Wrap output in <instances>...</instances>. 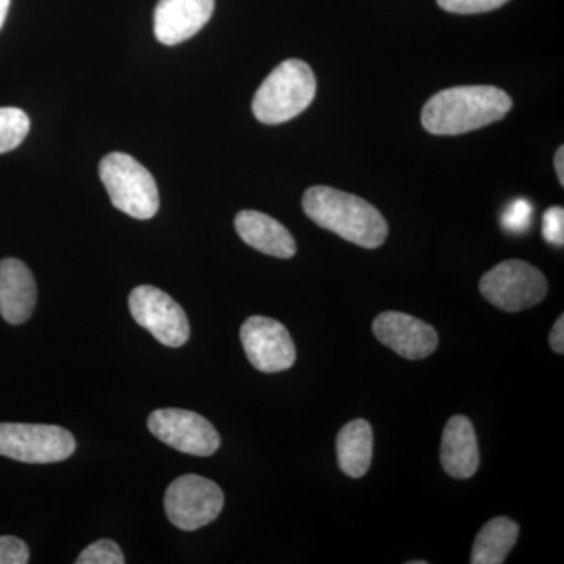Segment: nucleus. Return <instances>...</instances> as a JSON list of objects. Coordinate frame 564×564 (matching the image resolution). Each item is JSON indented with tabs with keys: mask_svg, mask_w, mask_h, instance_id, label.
Listing matches in <instances>:
<instances>
[{
	"mask_svg": "<svg viewBox=\"0 0 564 564\" xmlns=\"http://www.w3.org/2000/svg\"><path fill=\"white\" fill-rule=\"evenodd\" d=\"M513 107L508 93L489 85L436 93L422 110V124L434 135H462L503 120Z\"/></svg>",
	"mask_w": 564,
	"mask_h": 564,
	"instance_id": "f257e3e1",
	"label": "nucleus"
},
{
	"mask_svg": "<svg viewBox=\"0 0 564 564\" xmlns=\"http://www.w3.org/2000/svg\"><path fill=\"white\" fill-rule=\"evenodd\" d=\"M303 209L307 217L347 242L358 247H381L388 239V223L372 204L351 193L317 185L303 196Z\"/></svg>",
	"mask_w": 564,
	"mask_h": 564,
	"instance_id": "f03ea898",
	"label": "nucleus"
},
{
	"mask_svg": "<svg viewBox=\"0 0 564 564\" xmlns=\"http://www.w3.org/2000/svg\"><path fill=\"white\" fill-rule=\"evenodd\" d=\"M317 93L311 66L299 58L282 62L262 82L252 99V113L263 124H281L303 113Z\"/></svg>",
	"mask_w": 564,
	"mask_h": 564,
	"instance_id": "7ed1b4c3",
	"label": "nucleus"
},
{
	"mask_svg": "<svg viewBox=\"0 0 564 564\" xmlns=\"http://www.w3.org/2000/svg\"><path fill=\"white\" fill-rule=\"evenodd\" d=\"M99 177L115 209L137 220H150L159 212V191L152 174L132 155L110 152L99 163Z\"/></svg>",
	"mask_w": 564,
	"mask_h": 564,
	"instance_id": "20e7f679",
	"label": "nucleus"
},
{
	"mask_svg": "<svg viewBox=\"0 0 564 564\" xmlns=\"http://www.w3.org/2000/svg\"><path fill=\"white\" fill-rule=\"evenodd\" d=\"M76 452L68 430L40 423H0V455L29 464L61 463Z\"/></svg>",
	"mask_w": 564,
	"mask_h": 564,
	"instance_id": "39448f33",
	"label": "nucleus"
},
{
	"mask_svg": "<svg viewBox=\"0 0 564 564\" xmlns=\"http://www.w3.org/2000/svg\"><path fill=\"white\" fill-rule=\"evenodd\" d=\"M547 280L529 262L505 261L481 278L480 292L492 306L505 313H519L543 302L547 295Z\"/></svg>",
	"mask_w": 564,
	"mask_h": 564,
	"instance_id": "423d86ee",
	"label": "nucleus"
},
{
	"mask_svg": "<svg viewBox=\"0 0 564 564\" xmlns=\"http://www.w3.org/2000/svg\"><path fill=\"white\" fill-rule=\"evenodd\" d=\"M165 513L184 532L203 529L220 516L225 496L220 486L199 475H182L165 492Z\"/></svg>",
	"mask_w": 564,
	"mask_h": 564,
	"instance_id": "0eeeda50",
	"label": "nucleus"
},
{
	"mask_svg": "<svg viewBox=\"0 0 564 564\" xmlns=\"http://www.w3.org/2000/svg\"><path fill=\"white\" fill-rule=\"evenodd\" d=\"M129 311L141 328L166 347H182L191 337V323L180 303L154 285L133 289L129 295Z\"/></svg>",
	"mask_w": 564,
	"mask_h": 564,
	"instance_id": "6e6552de",
	"label": "nucleus"
},
{
	"mask_svg": "<svg viewBox=\"0 0 564 564\" xmlns=\"http://www.w3.org/2000/svg\"><path fill=\"white\" fill-rule=\"evenodd\" d=\"M148 429L163 444L182 454L210 456L220 447V434L203 415L193 411L163 408L148 419Z\"/></svg>",
	"mask_w": 564,
	"mask_h": 564,
	"instance_id": "1a4fd4ad",
	"label": "nucleus"
},
{
	"mask_svg": "<svg viewBox=\"0 0 564 564\" xmlns=\"http://www.w3.org/2000/svg\"><path fill=\"white\" fill-rule=\"evenodd\" d=\"M240 340L248 361L259 372H284L296 361L291 333L273 318L261 315L248 318L240 328Z\"/></svg>",
	"mask_w": 564,
	"mask_h": 564,
	"instance_id": "9d476101",
	"label": "nucleus"
},
{
	"mask_svg": "<svg viewBox=\"0 0 564 564\" xmlns=\"http://www.w3.org/2000/svg\"><path fill=\"white\" fill-rule=\"evenodd\" d=\"M373 334L381 344L391 348L402 358H429L437 348L440 337L429 323L419 321L413 315L389 311L378 315L373 321Z\"/></svg>",
	"mask_w": 564,
	"mask_h": 564,
	"instance_id": "9b49d317",
	"label": "nucleus"
},
{
	"mask_svg": "<svg viewBox=\"0 0 564 564\" xmlns=\"http://www.w3.org/2000/svg\"><path fill=\"white\" fill-rule=\"evenodd\" d=\"M215 0H159L154 11L155 39L166 46L184 43L210 21Z\"/></svg>",
	"mask_w": 564,
	"mask_h": 564,
	"instance_id": "f8f14e48",
	"label": "nucleus"
},
{
	"mask_svg": "<svg viewBox=\"0 0 564 564\" xmlns=\"http://www.w3.org/2000/svg\"><path fill=\"white\" fill-rule=\"evenodd\" d=\"M36 282L20 259L0 261V315L10 325H22L36 306Z\"/></svg>",
	"mask_w": 564,
	"mask_h": 564,
	"instance_id": "ddd939ff",
	"label": "nucleus"
},
{
	"mask_svg": "<svg viewBox=\"0 0 564 564\" xmlns=\"http://www.w3.org/2000/svg\"><path fill=\"white\" fill-rule=\"evenodd\" d=\"M441 463L445 473L458 480H466L477 473L480 451L473 422L466 415H454L445 425Z\"/></svg>",
	"mask_w": 564,
	"mask_h": 564,
	"instance_id": "4468645a",
	"label": "nucleus"
},
{
	"mask_svg": "<svg viewBox=\"0 0 564 564\" xmlns=\"http://www.w3.org/2000/svg\"><path fill=\"white\" fill-rule=\"evenodd\" d=\"M234 225L240 239L263 254L280 259H291L296 254L295 239L289 229L262 212H239Z\"/></svg>",
	"mask_w": 564,
	"mask_h": 564,
	"instance_id": "2eb2a0df",
	"label": "nucleus"
},
{
	"mask_svg": "<svg viewBox=\"0 0 564 564\" xmlns=\"http://www.w3.org/2000/svg\"><path fill=\"white\" fill-rule=\"evenodd\" d=\"M337 463L340 470L351 478H361L369 470L373 455L372 426L364 419H356L343 426L336 441Z\"/></svg>",
	"mask_w": 564,
	"mask_h": 564,
	"instance_id": "dca6fc26",
	"label": "nucleus"
},
{
	"mask_svg": "<svg viewBox=\"0 0 564 564\" xmlns=\"http://www.w3.org/2000/svg\"><path fill=\"white\" fill-rule=\"evenodd\" d=\"M519 536V525L508 518L491 519L475 538L473 564H502L514 547Z\"/></svg>",
	"mask_w": 564,
	"mask_h": 564,
	"instance_id": "f3484780",
	"label": "nucleus"
},
{
	"mask_svg": "<svg viewBox=\"0 0 564 564\" xmlns=\"http://www.w3.org/2000/svg\"><path fill=\"white\" fill-rule=\"evenodd\" d=\"M31 131V120L17 107H0V154L17 150Z\"/></svg>",
	"mask_w": 564,
	"mask_h": 564,
	"instance_id": "a211bd4d",
	"label": "nucleus"
},
{
	"mask_svg": "<svg viewBox=\"0 0 564 564\" xmlns=\"http://www.w3.org/2000/svg\"><path fill=\"white\" fill-rule=\"evenodd\" d=\"M124 562L120 545L110 540H99L88 545L76 560L77 564H122Z\"/></svg>",
	"mask_w": 564,
	"mask_h": 564,
	"instance_id": "6ab92c4d",
	"label": "nucleus"
},
{
	"mask_svg": "<svg viewBox=\"0 0 564 564\" xmlns=\"http://www.w3.org/2000/svg\"><path fill=\"white\" fill-rule=\"evenodd\" d=\"M533 220L532 203L524 198L516 199L508 204L502 215V226L505 231L511 234H524L529 231Z\"/></svg>",
	"mask_w": 564,
	"mask_h": 564,
	"instance_id": "aec40b11",
	"label": "nucleus"
},
{
	"mask_svg": "<svg viewBox=\"0 0 564 564\" xmlns=\"http://www.w3.org/2000/svg\"><path fill=\"white\" fill-rule=\"evenodd\" d=\"M507 2L510 0H437V6L448 13L478 14L500 9Z\"/></svg>",
	"mask_w": 564,
	"mask_h": 564,
	"instance_id": "412c9836",
	"label": "nucleus"
},
{
	"mask_svg": "<svg viewBox=\"0 0 564 564\" xmlns=\"http://www.w3.org/2000/svg\"><path fill=\"white\" fill-rule=\"evenodd\" d=\"M543 237L555 247L564 245V209L554 206L545 210L543 217Z\"/></svg>",
	"mask_w": 564,
	"mask_h": 564,
	"instance_id": "4be33fe9",
	"label": "nucleus"
},
{
	"mask_svg": "<svg viewBox=\"0 0 564 564\" xmlns=\"http://www.w3.org/2000/svg\"><path fill=\"white\" fill-rule=\"evenodd\" d=\"M28 544L17 536H0V564L29 563Z\"/></svg>",
	"mask_w": 564,
	"mask_h": 564,
	"instance_id": "5701e85b",
	"label": "nucleus"
},
{
	"mask_svg": "<svg viewBox=\"0 0 564 564\" xmlns=\"http://www.w3.org/2000/svg\"><path fill=\"white\" fill-rule=\"evenodd\" d=\"M552 350L563 355L564 352V315H560L558 321L555 322L552 328L551 336H549Z\"/></svg>",
	"mask_w": 564,
	"mask_h": 564,
	"instance_id": "b1692460",
	"label": "nucleus"
},
{
	"mask_svg": "<svg viewBox=\"0 0 564 564\" xmlns=\"http://www.w3.org/2000/svg\"><path fill=\"white\" fill-rule=\"evenodd\" d=\"M555 172L558 176L560 185H564V148L560 147L555 154Z\"/></svg>",
	"mask_w": 564,
	"mask_h": 564,
	"instance_id": "393cba45",
	"label": "nucleus"
},
{
	"mask_svg": "<svg viewBox=\"0 0 564 564\" xmlns=\"http://www.w3.org/2000/svg\"><path fill=\"white\" fill-rule=\"evenodd\" d=\"M11 0H0V29H2L3 22L7 20V14H9Z\"/></svg>",
	"mask_w": 564,
	"mask_h": 564,
	"instance_id": "a878e982",
	"label": "nucleus"
}]
</instances>
